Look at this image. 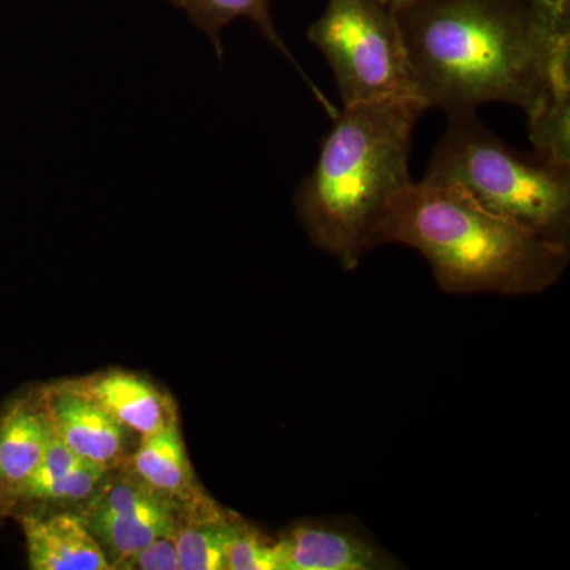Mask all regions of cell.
I'll list each match as a JSON object with an SVG mask.
<instances>
[{
	"mask_svg": "<svg viewBox=\"0 0 570 570\" xmlns=\"http://www.w3.org/2000/svg\"><path fill=\"white\" fill-rule=\"evenodd\" d=\"M29 568L33 570H110L107 554L85 519L73 513L20 517Z\"/></svg>",
	"mask_w": 570,
	"mask_h": 570,
	"instance_id": "9c48e42d",
	"label": "cell"
},
{
	"mask_svg": "<svg viewBox=\"0 0 570 570\" xmlns=\"http://www.w3.org/2000/svg\"><path fill=\"white\" fill-rule=\"evenodd\" d=\"M236 517L225 512L213 519H189L175 534L181 570H225V551Z\"/></svg>",
	"mask_w": 570,
	"mask_h": 570,
	"instance_id": "9a60e30c",
	"label": "cell"
},
{
	"mask_svg": "<svg viewBox=\"0 0 570 570\" xmlns=\"http://www.w3.org/2000/svg\"><path fill=\"white\" fill-rule=\"evenodd\" d=\"M175 7L181 9L189 17L193 24L204 31L212 41L217 58H224L223 31L230 22L236 20H249L257 26L258 31L265 37L287 61L302 75L303 80L309 86L313 96L324 107L332 118H335L337 108L318 91L316 85L307 78L298 61L288 50L287 45L276 31L272 17V0H170Z\"/></svg>",
	"mask_w": 570,
	"mask_h": 570,
	"instance_id": "7c38bea8",
	"label": "cell"
},
{
	"mask_svg": "<svg viewBox=\"0 0 570 570\" xmlns=\"http://www.w3.org/2000/svg\"><path fill=\"white\" fill-rule=\"evenodd\" d=\"M75 385L92 396L127 430L135 431L142 439L176 425L170 400L135 374L108 373Z\"/></svg>",
	"mask_w": 570,
	"mask_h": 570,
	"instance_id": "8fae6325",
	"label": "cell"
},
{
	"mask_svg": "<svg viewBox=\"0 0 570 570\" xmlns=\"http://www.w3.org/2000/svg\"><path fill=\"white\" fill-rule=\"evenodd\" d=\"M426 110L417 99L381 100L343 107L333 118L295 208L314 246L344 269L374 249L379 219L412 183V138Z\"/></svg>",
	"mask_w": 570,
	"mask_h": 570,
	"instance_id": "3957f363",
	"label": "cell"
},
{
	"mask_svg": "<svg viewBox=\"0 0 570 570\" xmlns=\"http://www.w3.org/2000/svg\"><path fill=\"white\" fill-rule=\"evenodd\" d=\"M423 255L439 288L455 295H539L560 283L570 246L491 212L453 183L412 181L379 219L374 247Z\"/></svg>",
	"mask_w": 570,
	"mask_h": 570,
	"instance_id": "7a4b0ae2",
	"label": "cell"
},
{
	"mask_svg": "<svg viewBox=\"0 0 570 570\" xmlns=\"http://www.w3.org/2000/svg\"><path fill=\"white\" fill-rule=\"evenodd\" d=\"M91 510L157 524L174 534L179 528L175 502L138 479L112 483L99 494Z\"/></svg>",
	"mask_w": 570,
	"mask_h": 570,
	"instance_id": "5bb4252c",
	"label": "cell"
},
{
	"mask_svg": "<svg viewBox=\"0 0 570 570\" xmlns=\"http://www.w3.org/2000/svg\"><path fill=\"white\" fill-rule=\"evenodd\" d=\"M51 436L41 400H18L0 417V505L31 479L43 460Z\"/></svg>",
	"mask_w": 570,
	"mask_h": 570,
	"instance_id": "30bf717a",
	"label": "cell"
},
{
	"mask_svg": "<svg viewBox=\"0 0 570 570\" xmlns=\"http://www.w3.org/2000/svg\"><path fill=\"white\" fill-rule=\"evenodd\" d=\"M279 570H392L403 568L351 517L292 524L276 539Z\"/></svg>",
	"mask_w": 570,
	"mask_h": 570,
	"instance_id": "8992f818",
	"label": "cell"
},
{
	"mask_svg": "<svg viewBox=\"0 0 570 570\" xmlns=\"http://www.w3.org/2000/svg\"><path fill=\"white\" fill-rule=\"evenodd\" d=\"M307 39L328 61L343 107L422 100L395 11L382 0H328Z\"/></svg>",
	"mask_w": 570,
	"mask_h": 570,
	"instance_id": "5b68a950",
	"label": "cell"
},
{
	"mask_svg": "<svg viewBox=\"0 0 570 570\" xmlns=\"http://www.w3.org/2000/svg\"><path fill=\"white\" fill-rule=\"evenodd\" d=\"M448 116L428 178L456 184L491 212L570 246V170L510 148L474 111Z\"/></svg>",
	"mask_w": 570,
	"mask_h": 570,
	"instance_id": "277c9868",
	"label": "cell"
},
{
	"mask_svg": "<svg viewBox=\"0 0 570 570\" xmlns=\"http://www.w3.org/2000/svg\"><path fill=\"white\" fill-rule=\"evenodd\" d=\"M116 569L126 570H179L178 550H176L175 535H163L153 540L140 551L127 558Z\"/></svg>",
	"mask_w": 570,
	"mask_h": 570,
	"instance_id": "ac0fdd59",
	"label": "cell"
},
{
	"mask_svg": "<svg viewBox=\"0 0 570 570\" xmlns=\"http://www.w3.org/2000/svg\"><path fill=\"white\" fill-rule=\"evenodd\" d=\"M393 11L420 99L448 115L494 102L530 115L570 47L531 0H406Z\"/></svg>",
	"mask_w": 570,
	"mask_h": 570,
	"instance_id": "6da1fadb",
	"label": "cell"
},
{
	"mask_svg": "<svg viewBox=\"0 0 570 570\" xmlns=\"http://www.w3.org/2000/svg\"><path fill=\"white\" fill-rule=\"evenodd\" d=\"M558 31L570 32V0H531Z\"/></svg>",
	"mask_w": 570,
	"mask_h": 570,
	"instance_id": "d6986e66",
	"label": "cell"
},
{
	"mask_svg": "<svg viewBox=\"0 0 570 570\" xmlns=\"http://www.w3.org/2000/svg\"><path fill=\"white\" fill-rule=\"evenodd\" d=\"M132 466L137 479L149 489L171 501L183 502L189 519H213L225 513L198 487L178 425L164 428L142 439Z\"/></svg>",
	"mask_w": 570,
	"mask_h": 570,
	"instance_id": "ba28073f",
	"label": "cell"
},
{
	"mask_svg": "<svg viewBox=\"0 0 570 570\" xmlns=\"http://www.w3.org/2000/svg\"><path fill=\"white\" fill-rule=\"evenodd\" d=\"M532 148L554 167L570 170V47L551 66L546 94L528 115Z\"/></svg>",
	"mask_w": 570,
	"mask_h": 570,
	"instance_id": "4fadbf2b",
	"label": "cell"
},
{
	"mask_svg": "<svg viewBox=\"0 0 570 570\" xmlns=\"http://www.w3.org/2000/svg\"><path fill=\"white\" fill-rule=\"evenodd\" d=\"M108 469L97 464L86 463L75 469L70 474L52 480L50 483L32 490L31 493L21 498L20 502H81L91 498L99 487L102 485Z\"/></svg>",
	"mask_w": 570,
	"mask_h": 570,
	"instance_id": "e0dca14e",
	"label": "cell"
},
{
	"mask_svg": "<svg viewBox=\"0 0 570 570\" xmlns=\"http://www.w3.org/2000/svg\"><path fill=\"white\" fill-rule=\"evenodd\" d=\"M225 570H279L276 539L266 538L236 517L225 551Z\"/></svg>",
	"mask_w": 570,
	"mask_h": 570,
	"instance_id": "2e32d148",
	"label": "cell"
},
{
	"mask_svg": "<svg viewBox=\"0 0 570 570\" xmlns=\"http://www.w3.org/2000/svg\"><path fill=\"white\" fill-rule=\"evenodd\" d=\"M382 2L387 3L389 7L395 9V7L401 6V3L406 2V0H382Z\"/></svg>",
	"mask_w": 570,
	"mask_h": 570,
	"instance_id": "ffe728a7",
	"label": "cell"
},
{
	"mask_svg": "<svg viewBox=\"0 0 570 570\" xmlns=\"http://www.w3.org/2000/svg\"><path fill=\"white\" fill-rule=\"evenodd\" d=\"M52 431L81 460L111 471L126 459L127 428L75 384L41 397Z\"/></svg>",
	"mask_w": 570,
	"mask_h": 570,
	"instance_id": "52a82bcc",
	"label": "cell"
}]
</instances>
